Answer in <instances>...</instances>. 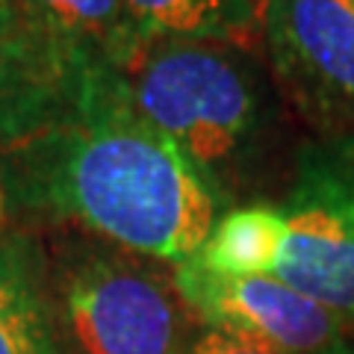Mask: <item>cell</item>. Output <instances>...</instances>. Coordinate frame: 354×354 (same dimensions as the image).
<instances>
[{"label": "cell", "instance_id": "cell-11", "mask_svg": "<svg viewBox=\"0 0 354 354\" xmlns=\"http://www.w3.org/2000/svg\"><path fill=\"white\" fill-rule=\"evenodd\" d=\"M186 354H286L281 348L269 346V342L242 337L236 330L225 328H201V334L192 339V346Z\"/></svg>", "mask_w": 354, "mask_h": 354}, {"label": "cell", "instance_id": "cell-15", "mask_svg": "<svg viewBox=\"0 0 354 354\" xmlns=\"http://www.w3.org/2000/svg\"><path fill=\"white\" fill-rule=\"evenodd\" d=\"M348 3H351V6H354V0H348Z\"/></svg>", "mask_w": 354, "mask_h": 354}, {"label": "cell", "instance_id": "cell-9", "mask_svg": "<svg viewBox=\"0 0 354 354\" xmlns=\"http://www.w3.org/2000/svg\"><path fill=\"white\" fill-rule=\"evenodd\" d=\"M286 218L278 204H245L216 218L192 263L230 278H257L278 272L286 251Z\"/></svg>", "mask_w": 354, "mask_h": 354}, {"label": "cell", "instance_id": "cell-1", "mask_svg": "<svg viewBox=\"0 0 354 354\" xmlns=\"http://www.w3.org/2000/svg\"><path fill=\"white\" fill-rule=\"evenodd\" d=\"M9 218L74 230L186 263L221 216L171 142L139 113L124 71L106 74L71 113L0 148Z\"/></svg>", "mask_w": 354, "mask_h": 354}, {"label": "cell", "instance_id": "cell-2", "mask_svg": "<svg viewBox=\"0 0 354 354\" xmlns=\"http://www.w3.org/2000/svg\"><path fill=\"white\" fill-rule=\"evenodd\" d=\"M127 83L139 113L171 142L221 213L281 198L307 133L260 48L153 39Z\"/></svg>", "mask_w": 354, "mask_h": 354}, {"label": "cell", "instance_id": "cell-14", "mask_svg": "<svg viewBox=\"0 0 354 354\" xmlns=\"http://www.w3.org/2000/svg\"><path fill=\"white\" fill-rule=\"evenodd\" d=\"M322 354H354V337L337 342L334 348H328V351H322Z\"/></svg>", "mask_w": 354, "mask_h": 354}, {"label": "cell", "instance_id": "cell-5", "mask_svg": "<svg viewBox=\"0 0 354 354\" xmlns=\"http://www.w3.org/2000/svg\"><path fill=\"white\" fill-rule=\"evenodd\" d=\"M260 53L310 139L354 136V6L266 0Z\"/></svg>", "mask_w": 354, "mask_h": 354}, {"label": "cell", "instance_id": "cell-12", "mask_svg": "<svg viewBox=\"0 0 354 354\" xmlns=\"http://www.w3.org/2000/svg\"><path fill=\"white\" fill-rule=\"evenodd\" d=\"M6 30H9V0H0V50L6 41Z\"/></svg>", "mask_w": 354, "mask_h": 354}, {"label": "cell", "instance_id": "cell-13", "mask_svg": "<svg viewBox=\"0 0 354 354\" xmlns=\"http://www.w3.org/2000/svg\"><path fill=\"white\" fill-rule=\"evenodd\" d=\"M9 221V204H6V186H3V171H0V227Z\"/></svg>", "mask_w": 354, "mask_h": 354}, {"label": "cell", "instance_id": "cell-8", "mask_svg": "<svg viewBox=\"0 0 354 354\" xmlns=\"http://www.w3.org/2000/svg\"><path fill=\"white\" fill-rule=\"evenodd\" d=\"M0 354H65L39 239L6 227H0Z\"/></svg>", "mask_w": 354, "mask_h": 354}, {"label": "cell", "instance_id": "cell-10", "mask_svg": "<svg viewBox=\"0 0 354 354\" xmlns=\"http://www.w3.org/2000/svg\"><path fill=\"white\" fill-rule=\"evenodd\" d=\"M142 39H201L260 48L266 0H127Z\"/></svg>", "mask_w": 354, "mask_h": 354}, {"label": "cell", "instance_id": "cell-4", "mask_svg": "<svg viewBox=\"0 0 354 354\" xmlns=\"http://www.w3.org/2000/svg\"><path fill=\"white\" fill-rule=\"evenodd\" d=\"M274 204L290 227L274 278L354 328V136H307Z\"/></svg>", "mask_w": 354, "mask_h": 354}, {"label": "cell", "instance_id": "cell-6", "mask_svg": "<svg viewBox=\"0 0 354 354\" xmlns=\"http://www.w3.org/2000/svg\"><path fill=\"white\" fill-rule=\"evenodd\" d=\"M174 283L207 328L236 330L286 354H322L354 337L339 313L272 274L230 278L186 260L174 266Z\"/></svg>", "mask_w": 354, "mask_h": 354}, {"label": "cell", "instance_id": "cell-7", "mask_svg": "<svg viewBox=\"0 0 354 354\" xmlns=\"http://www.w3.org/2000/svg\"><path fill=\"white\" fill-rule=\"evenodd\" d=\"M6 39L57 65L130 71L145 39L127 0H9Z\"/></svg>", "mask_w": 354, "mask_h": 354}, {"label": "cell", "instance_id": "cell-3", "mask_svg": "<svg viewBox=\"0 0 354 354\" xmlns=\"http://www.w3.org/2000/svg\"><path fill=\"white\" fill-rule=\"evenodd\" d=\"M39 245L65 354H186L201 334L171 263L74 230Z\"/></svg>", "mask_w": 354, "mask_h": 354}]
</instances>
